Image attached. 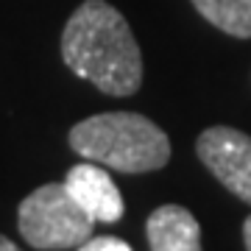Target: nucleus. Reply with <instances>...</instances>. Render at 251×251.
Masks as SVG:
<instances>
[{"mask_svg":"<svg viewBox=\"0 0 251 251\" xmlns=\"http://www.w3.org/2000/svg\"><path fill=\"white\" fill-rule=\"evenodd\" d=\"M151 251H201V224L187 206L162 204L145 221Z\"/></svg>","mask_w":251,"mask_h":251,"instance_id":"obj_6","label":"nucleus"},{"mask_svg":"<svg viewBox=\"0 0 251 251\" xmlns=\"http://www.w3.org/2000/svg\"><path fill=\"white\" fill-rule=\"evenodd\" d=\"M243 243H246V251H251V215L243 221Z\"/></svg>","mask_w":251,"mask_h":251,"instance_id":"obj_9","label":"nucleus"},{"mask_svg":"<svg viewBox=\"0 0 251 251\" xmlns=\"http://www.w3.org/2000/svg\"><path fill=\"white\" fill-rule=\"evenodd\" d=\"M75 251H134V249L126 240H120V237L106 234V237H90L87 243H81Z\"/></svg>","mask_w":251,"mask_h":251,"instance_id":"obj_8","label":"nucleus"},{"mask_svg":"<svg viewBox=\"0 0 251 251\" xmlns=\"http://www.w3.org/2000/svg\"><path fill=\"white\" fill-rule=\"evenodd\" d=\"M17 229L39 251L78 249L92 237L95 221L70 196L64 181H50L28 193L17 206Z\"/></svg>","mask_w":251,"mask_h":251,"instance_id":"obj_3","label":"nucleus"},{"mask_svg":"<svg viewBox=\"0 0 251 251\" xmlns=\"http://www.w3.org/2000/svg\"><path fill=\"white\" fill-rule=\"evenodd\" d=\"M78 156L120 173H153L171 159V140L159 126L137 112H103L70 128Z\"/></svg>","mask_w":251,"mask_h":251,"instance_id":"obj_2","label":"nucleus"},{"mask_svg":"<svg viewBox=\"0 0 251 251\" xmlns=\"http://www.w3.org/2000/svg\"><path fill=\"white\" fill-rule=\"evenodd\" d=\"M62 59L78 78L112 98L143 87V53L131 25L106 0H84L62 31Z\"/></svg>","mask_w":251,"mask_h":251,"instance_id":"obj_1","label":"nucleus"},{"mask_svg":"<svg viewBox=\"0 0 251 251\" xmlns=\"http://www.w3.org/2000/svg\"><path fill=\"white\" fill-rule=\"evenodd\" d=\"M206 23L237 39H251V0H190Z\"/></svg>","mask_w":251,"mask_h":251,"instance_id":"obj_7","label":"nucleus"},{"mask_svg":"<svg viewBox=\"0 0 251 251\" xmlns=\"http://www.w3.org/2000/svg\"><path fill=\"white\" fill-rule=\"evenodd\" d=\"M64 187L90 212L95 224H117L123 218L126 201L117 184L109 179V173L98 168V162L84 159L78 165H73L64 176Z\"/></svg>","mask_w":251,"mask_h":251,"instance_id":"obj_5","label":"nucleus"},{"mask_svg":"<svg viewBox=\"0 0 251 251\" xmlns=\"http://www.w3.org/2000/svg\"><path fill=\"white\" fill-rule=\"evenodd\" d=\"M0 251H23V249H20V246H14L6 234H0Z\"/></svg>","mask_w":251,"mask_h":251,"instance_id":"obj_10","label":"nucleus"},{"mask_svg":"<svg viewBox=\"0 0 251 251\" xmlns=\"http://www.w3.org/2000/svg\"><path fill=\"white\" fill-rule=\"evenodd\" d=\"M198 159L232 196L251 206V137L232 126H209L198 134Z\"/></svg>","mask_w":251,"mask_h":251,"instance_id":"obj_4","label":"nucleus"}]
</instances>
